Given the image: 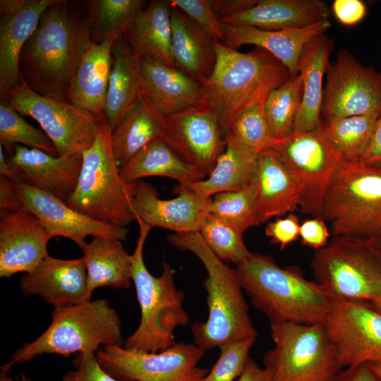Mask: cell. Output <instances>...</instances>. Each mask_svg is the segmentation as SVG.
I'll use <instances>...</instances> for the list:
<instances>
[{
    "label": "cell",
    "mask_w": 381,
    "mask_h": 381,
    "mask_svg": "<svg viewBox=\"0 0 381 381\" xmlns=\"http://www.w3.org/2000/svg\"><path fill=\"white\" fill-rule=\"evenodd\" d=\"M90 34V23L59 0L44 11L23 48L21 76L37 93L67 100L73 78L92 42Z\"/></svg>",
    "instance_id": "cell-1"
},
{
    "label": "cell",
    "mask_w": 381,
    "mask_h": 381,
    "mask_svg": "<svg viewBox=\"0 0 381 381\" xmlns=\"http://www.w3.org/2000/svg\"><path fill=\"white\" fill-rule=\"evenodd\" d=\"M167 240L174 246L197 256L207 272L203 285L208 316L205 322L195 321L192 325L194 344L206 351L226 342L255 339L258 333L236 270L211 250L199 231L173 233Z\"/></svg>",
    "instance_id": "cell-2"
},
{
    "label": "cell",
    "mask_w": 381,
    "mask_h": 381,
    "mask_svg": "<svg viewBox=\"0 0 381 381\" xmlns=\"http://www.w3.org/2000/svg\"><path fill=\"white\" fill-rule=\"evenodd\" d=\"M253 305L272 322L323 323L332 298L298 267H280L269 255L252 253L235 269Z\"/></svg>",
    "instance_id": "cell-3"
},
{
    "label": "cell",
    "mask_w": 381,
    "mask_h": 381,
    "mask_svg": "<svg viewBox=\"0 0 381 381\" xmlns=\"http://www.w3.org/2000/svg\"><path fill=\"white\" fill-rule=\"evenodd\" d=\"M216 53L213 71L201 85L203 102L216 114L225 137L242 111L266 99L291 75L279 60L259 47L243 53L217 42Z\"/></svg>",
    "instance_id": "cell-4"
},
{
    "label": "cell",
    "mask_w": 381,
    "mask_h": 381,
    "mask_svg": "<svg viewBox=\"0 0 381 381\" xmlns=\"http://www.w3.org/2000/svg\"><path fill=\"white\" fill-rule=\"evenodd\" d=\"M139 236L132 254V282L140 309V321L135 332L123 342L128 349L157 353L176 343L174 332L189 322L183 306L185 295L176 288L175 271L163 261L159 277L152 275L146 267L143 258L144 246L152 229L141 220Z\"/></svg>",
    "instance_id": "cell-5"
},
{
    "label": "cell",
    "mask_w": 381,
    "mask_h": 381,
    "mask_svg": "<svg viewBox=\"0 0 381 381\" xmlns=\"http://www.w3.org/2000/svg\"><path fill=\"white\" fill-rule=\"evenodd\" d=\"M122 344L121 322L116 310L107 300H90L54 308L48 328L18 349L1 370L8 372L13 365L45 353L68 357L71 353H95L102 346Z\"/></svg>",
    "instance_id": "cell-6"
},
{
    "label": "cell",
    "mask_w": 381,
    "mask_h": 381,
    "mask_svg": "<svg viewBox=\"0 0 381 381\" xmlns=\"http://www.w3.org/2000/svg\"><path fill=\"white\" fill-rule=\"evenodd\" d=\"M111 131L104 117L93 144L82 153L77 186L66 204L95 220L126 227L135 218L114 155Z\"/></svg>",
    "instance_id": "cell-7"
},
{
    "label": "cell",
    "mask_w": 381,
    "mask_h": 381,
    "mask_svg": "<svg viewBox=\"0 0 381 381\" xmlns=\"http://www.w3.org/2000/svg\"><path fill=\"white\" fill-rule=\"evenodd\" d=\"M321 217L333 236L367 239L381 231V166L341 162L327 189Z\"/></svg>",
    "instance_id": "cell-8"
},
{
    "label": "cell",
    "mask_w": 381,
    "mask_h": 381,
    "mask_svg": "<svg viewBox=\"0 0 381 381\" xmlns=\"http://www.w3.org/2000/svg\"><path fill=\"white\" fill-rule=\"evenodd\" d=\"M270 330L263 363L272 381H337L343 367L323 323L272 322Z\"/></svg>",
    "instance_id": "cell-9"
},
{
    "label": "cell",
    "mask_w": 381,
    "mask_h": 381,
    "mask_svg": "<svg viewBox=\"0 0 381 381\" xmlns=\"http://www.w3.org/2000/svg\"><path fill=\"white\" fill-rule=\"evenodd\" d=\"M315 281L332 299L373 301L381 294V262L366 239L333 236L310 262Z\"/></svg>",
    "instance_id": "cell-10"
},
{
    "label": "cell",
    "mask_w": 381,
    "mask_h": 381,
    "mask_svg": "<svg viewBox=\"0 0 381 381\" xmlns=\"http://www.w3.org/2000/svg\"><path fill=\"white\" fill-rule=\"evenodd\" d=\"M5 101L20 115L39 123L54 143L58 156L82 154L95 141L101 119L67 100L37 93L21 75Z\"/></svg>",
    "instance_id": "cell-11"
},
{
    "label": "cell",
    "mask_w": 381,
    "mask_h": 381,
    "mask_svg": "<svg viewBox=\"0 0 381 381\" xmlns=\"http://www.w3.org/2000/svg\"><path fill=\"white\" fill-rule=\"evenodd\" d=\"M205 353L195 344L176 342L157 353L107 346L95 356L102 368L119 381H202L209 373L198 365Z\"/></svg>",
    "instance_id": "cell-12"
},
{
    "label": "cell",
    "mask_w": 381,
    "mask_h": 381,
    "mask_svg": "<svg viewBox=\"0 0 381 381\" xmlns=\"http://www.w3.org/2000/svg\"><path fill=\"white\" fill-rule=\"evenodd\" d=\"M272 150L300 189L301 211L321 217L327 189L341 162L329 147L321 123L315 130L294 131L276 140Z\"/></svg>",
    "instance_id": "cell-13"
},
{
    "label": "cell",
    "mask_w": 381,
    "mask_h": 381,
    "mask_svg": "<svg viewBox=\"0 0 381 381\" xmlns=\"http://www.w3.org/2000/svg\"><path fill=\"white\" fill-rule=\"evenodd\" d=\"M324 87L322 121L373 115L381 116V72L340 50L329 64Z\"/></svg>",
    "instance_id": "cell-14"
},
{
    "label": "cell",
    "mask_w": 381,
    "mask_h": 381,
    "mask_svg": "<svg viewBox=\"0 0 381 381\" xmlns=\"http://www.w3.org/2000/svg\"><path fill=\"white\" fill-rule=\"evenodd\" d=\"M323 324L343 368L381 364V313L363 301L332 299Z\"/></svg>",
    "instance_id": "cell-15"
},
{
    "label": "cell",
    "mask_w": 381,
    "mask_h": 381,
    "mask_svg": "<svg viewBox=\"0 0 381 381\" xmlns=\"http://www.w3.org/2000/svg\"><path fill=\"white\" fill-rule=\"evenodd\" d=\"M162 138L183 160L205 175L225 147L219 119L205 102L165 117Z\"/></svg>",
    "instance_id": "cell-16"
},
{
    "label": "cell",
    "mask_w": 381,
    "mask_h": 381,
    "mask_svg": "<svg viewBox=\"0 0 381 381\" xmlns=\"http://www.w3.org/2000/svg\"><path fill=\"white\" fill-rule=\"evenodd\" d=\"M126 189L135 221L177 234L199 231L211 200L179 184L173 189L178 195L169 200L161 199L156 188L142 180L126 183Z\"/></svg>",
    "instance_id": "cell-17"
},
{
    "label": "cell",
    "mask_w": 381,
    "mask_h": 381,
    "mask_svg": "<svg viewBox=\"0 0 381 381\" xmlns=\"http://www.w3.org/2000/svg\"><path fill=\"white\" fill-rule=\"evenodd\" d=\"M16 183L23 209L35 214L52 237L69 238L80 249L86 244L87 236L126 240L129 234L127 227L95 220L49 193L23 183Z\"/></svg>",
    "instance_id": "cell-18"
},
{
    "label": "cell",
    "mask_w": 381,
    "mask_h": 381,
    "mask_svg": "<svg viewBox=\"0 0 381 381\" xmlns=\"http://www.w3.org/2000/svg\"><path fill=\"white\" fill-rule=\"evenodd\" d=\"M53 238L39 218L23 208L0 214V277L29 273L49 255Z\"/></svg>",
    "instance_id": "cell-19"
},
{
    "label": "cell",
    "mask_w": 381,
    "mask_h": 381,
    "mask_svg": "<svg viewBox=\"0 0 381 381\" xmlns=\"http://www.w3.org/2000/svg\"><path fill=\"white\" fill-rule=\"evenodd\" d=\"M59 0L0 1V95L6 100L19 81L20 56L37 27L41 16Z\"/></svg>",
    "instance_id": "cell-20"
},
{
    "label": "cell",
    "mask_w": 381,
    "mask_h": 381,
    "mask_svg": "<svg viewBox=\"0 0 381 381\" xmlns=\"http://www.w3.org/2000/svg\"><path fill=\"white\" fill-rule=\"evenodd\" d=\"M25 296L38 295L54 308L80 304L91 300L83 257L73 260L46 257L20 280Z\"/></svg>",
    "instance_id": "cell-21"
},
{
    "label": "cell",
    "mask_w": 381,
    "mask_h": 381,
    "mask_svg": "<svg viewBox=\"0 0 381 381\" xmlns=\"http://www.w3.org/2000/svg\"><path fill=\"white\" fill-rule=\"evenodd\" d=\"M19 171L21 183L67 202L77 186L83 155L54 156L20 144L8 157Z\"/></svg>",
    "instance_id": "cell-22"
},
{
    "label": "cell",
    "mask_w": 381,
    "mask_h": 381,
    "mask_svg": "<svg viewBox=\"0 0 381 381\" xmlns=\"http://www.w3.org/2000/svg\"><path fill=\"white\" fill-rule=\"evenodd\" d=\"M330 26L329 20L302 28L280 30L224 24L222 44L235 50L243 45L261 48L279 60L291 75H296L299 72V59L305 46L314 37L325 34Z\"/></svg>",
    "instance_id": "cell-23"
},
{
    "label": "cell",
    "mask_w": 381,
    "mask_h": 381,
    "mask_svg": "<svg viewBox=\"0 0 381 381\" xmlns=\"http://www.w3.org/2000/svg\"><path fill=\"white\" fill-rule=\"evenodd\" d=\"M142 95L164 117L203 102L202 85L175 67L138 57Z\"/></svg>",
    "instance_id": "cell-24"
},
{
    "label": "cell",
    "mask_w": 381,
    "mask_h": 381,
    "mask_svg": "<svg viewBox=\"0 0 381 381\" xmlns=\"http://www.w3.org/2000/svg\"><path fill=\"white\" fill-rule=\"evenodd\" d=\"M331 11L321 0H258L251 8L221 21L229 25L280 30L305 28L329 20Z\"/></svg>",
    "instance_id": "cell-25"
},
{
    "label": "cell",
    "mask_w": 381,
    "mask_h": 381,
    "mask_svg": "<svg viewBox=\"0 0 381 381\" xmlns=\"http://www.w3.org/2000/svg\"><path fill=\"white\" fill-rule=\"evenodd\" d=\"M114 41L92 42L84 53L73 78L67 100L99 119L104 108L113 64Z\"/></svg>",
    "instance_id": "cell-26"
},
{
    "label": "cell",
    "mask_w": 381,
    "mask_h": 381,
    "mask_svg": "<svg viewBox=\"0 0 381 381\" xmlns=\"http://www.w3.org/2000/svg\"><path fill=\"white\" fill-rule=\"evenodd\" d=\"M170 16L174 66L202 84L214 68L217 41L182 11L171 5Z\"/></svg>",
    "instance_id": "cell-27"
},
{
    "label": "cell",
    "mask_w": 381,
    "mask_h": 381,
    "mask_svg": "<svg viewBox=\"0 0 381 381\" xmlns=\"http://www.w3.org/2000/svg\"><path fill=\"white\" fill-rule=\"evenodd\" d=\"M253 182L257 189L258 224L299 208L300 189L273 150L259 154Z\"/></svg>",
    "instance_id": "cell-28"
},
{
    "label": "cell",
    "mask_w": 381,
    "mask_h": 381,
    "mask_svg": "<svg viewBox=\"0 0 381 381\" xmlns=\"http://www.w3.org/2000/svg\"><path fill=\"white\" fill-rule=\"evenodd\" d=\"M330 52L331 42L324 34L311 40L301 54L298 73L302 78L303 92L294 131H313L321 123L323 78L329 64Z\"/></svg>",
    "instance_id": "cell-29"
},
{
    "label": "cell",
    "mask_w": 381,
    "mask_h": 381,
    "mask_svg": "<svg viewBox=\"0 0 381 381\" xmlns=\"http://www.w3.org/2000/svg\"><path fill=\"white\" fill-rule=\"evenodd\" d=\"M224 138V150L207 178L179 185L210 198L218 193L242 190L253 183L259 154L229 135Z\"/></svg>",
    "instance_id": "cell-30"
},
{
    "label": "cell",
    "mask_w": 381,
    "mask_h": 381,
    "mask_svg": "<svg viewBox=\"0 0 381 381\" xmlns=\"http://www.w3.org/2000/svg\"><path fill=\"white\" fill-rule=\"evenodd\" d=\"M170 9L169 1H150L133 19L123 37L138 57L175 67Z\"/></svg>",
    "instance_id": "cell-31"
},
{
    "label": "cell",
    "mask_w": 381,
    "mask_h": 381,
    "mask_svg": "<svg viewBox=\"0 0 381 381\" xmlns=\"http://www.w3.org/2000/svg\"><path fill=\"white\" fill-rule=\"evenodd\" d=\"M104 118L113 131L142 95L138 57L123 37L114 41Z\"/></svg>",
    "instance_id": "cell-32"
},
{
    "label": "cell",
    "mask_w": 381,
    "mask_h": 381,
    "mask_svg": "<svg viewBox=\"0 0 381 381\" xmlns=\"http://www.w3.org/2000/svg\"><path fill=\"white\" fill-rule=\"evenodd\" d=\"M165 117L142 95L111 131V145L120 168L150 143L162 138Z\"/></svg>",
    "instance_id": "cell-33"
},
{
    "label": "cell",
    "mask_w": 381,
    "mask_h": 381,
    "mask_svg": "<svg viewBox=\"0 0 381 381\" xmlns=\"http://www.w3.org/2000/svg\"><path fill=\"white\" fill-rule=\"evenodd\" d=\"M121 241L93 237L81 248L90 293L99 287L128 289L132 282V255Z\"/></svg>",
    "instance_id": "cell-34"
},
{
    "label": "cell",
    "mask_w": 381,
    "mask_h": 381,
    "mask_svg": "<svg viewBox=\"0 0 381 381\" xmlns=\"http://www.w3.org/2000/svg\"><path fill=\"white\" fill-rule=\"evenodd\" d=\"M126 183L147 176H164L179 183L198 181L206 175L183 160L164 140H155L139 150L120 168Z\"/></svg>",
    "instance_id": "cell-35"
},
{
    "label": "cell",
    "mask_w": 381,
    "mask_h": 381,
    "mask_svg": "<svg viewBox=\"0 0 381 381\" xmlns=\"http://www.w3.org/2000/svg\"><path fill=\"white\" fill-rule=\"evenodd\" d=\"M380 117L355 116L322 121L325 138L341 162H358L366 150Z\"/></svg>",
    "instance_id": "cell-36"
},
{
    "label": "cell",
    "mask_w": 381,
    "mask_h": 381,
    "mask_svg": "<svg viewBox=\"0 0 381 381\" xmlns=\"http://www.w3.org/2000/svg\"><path fill=\"white\" fill-rule=\"evenodd\" d=\"M303 92L301 75H291L267 97L264 111L273 138L284 139L294 131Z\"/></svg>",
    "instance_id": "cell-37"
},
{
    "label": "cell",
    "mask_w": 381,
    "mask_h": 381,
    "mask_svg": "<svg viewBox=\"0 0 381 381\" xmlns=\"http://www.w3.org/2000/svg\"><path fill=\"white\" fill-rule=\"evenodd\" d=\"M207 213L229 222L243 233L258 225L257 189L253 182L246 188L216 194L211 198Z\"/></svg>",
    "instance_id": "cell-38"
},
{
    "label": "cell",
    "mask_w": 381,
    "mask_h": 381,
    "mask_svg": "<svg viewBox=\"0 0 381 381\" xmlns=\"http://www.w3.org/2000/svg\"><path fill=\"white\" fill-rule=\"evenodd\" d=\"M0 144L10 157L16 144L36 148L58 156L56 149L47 135L28 122L8 102L0 104Z\"/></svg>",
    "instance_id": "cell-39"
},
{
    "label": "cell",
    "mask_w": 381,
    "mask_h": 381,
    "mask_svg": "<svg viewBox=\"0 0 381 381\" xmlns=\"http://www.w3.org/2000/svg\"><path fill=\"white\" fill-rule=\"evenodd\" d=\"M199 233L211 250L224 262L238 265L252 255L244 243L243 233L212 214L205 215Z\"/></svg>",
    "instance_id": "cell-40"
},
{
    "label": "cell",
    "mask_w": 381,
    "mask_h": 381,
    "mask_svg": "<svg viewBox=\"0 0 381 381\" xmlns=\"http://www.w3.org/2000/svg\"><path fill=\"white\" fill-rule=\"evenodd\" d=\"M265 99L242 111L232 122L226 134L258 154L272 149L276 142L265 116Z\"/></svg>",
    "instance_id": "cell-41"
},
{
    "label": "cell",
    "mask_w": 381,
    "mask_h": 381,
    "mask_svg": "<svg viewBox=\"0 0 381 381\" xmlns=\"http://www.w3.org/2000/svg\"><path fill=\"white\" fill-rule=\"evenodd\" d=\"M142 0L94 1L92 20L102 39L112 41L124 36L131 23L144 8Z\"/></svg>",
    "instance_id": "cell-42"
},
{
    "label": "cell",
    "mask_w": 381,
    "mask_h": 381,
    "mask_svg": "<svg viewBox=\"0 0 381 381\" xmlns=\"http://www.w3.org/2000/svg\"><path fill=\"white\" fill-rule=\"evenodd\" d=\"M255 339L226 342L219 346L220 355L202 381H234L242 373Z\"/></svg>",
    "instance_id": "cell-43"
},
{
    "label": "cell",
    "mask_w": 381,
    "mask_h": 381,
    "mask_svg": "<svg viewBox=\"0 0 381 381\" xmlns=\"http://www.w3.org/2000/svg\"><path fill=\"white\" fill-rule=\"evenodd\" d=\"M172 6L186 13L215 41L224 40V23L214 12L210 0H169Z\"/></svg>",
    "instance_id": "cell-44"
},
{
    "label": "cell",
    "mask_w": 381,
    "mask_h": 381,
    "mask_svg": "<svg viewBox=\"0 0 381 381\" xmlns=\"http://www.w3.org/2000/svg\"><path fill=\"white\" fill-rule=\"evenodd\" d=\"M73 365L75 369L66 373L62 381H119L102 368L95 353H78Z\"/></svg>",
    "instance_id": "cell-45"
},
{
    "label": "cell",
    "mask_w": 381,
    "mask_h": 381,
    "mask_svg": "<svg viewBox=\"0 0 381 381\" xmlns=\"http://www.w3.org/2000/svg\"><path fill=\"white\" fill-rule=\"evenodd\" d=\"M300 222L298 217L288 214L285 217H278L270 222L265 227V234L272 243L279 246L283 250L299 237Z\"/></svg>",
    "instance_id": "cell-46"
},
{
    "label": "cell",
    "mask_w": 381,
    "mask_h": 381,
    "mask_svg": "<svg viewBox=\"0 0 381 381\" xmlns=\"http://www.w3.org/2000/svg\"><path fill=\"white\" fill-rule=\"evenodd\" d=\"M329 236L330 232L322 217L308 219L300 224L301 243L315 250L327 245Z\"/></svg>",
    "instance_id": "cell-47"
},
{
    "label": "cell",
    "mask_w": 381,
    "mask_h": 381,
    "mask_svg": "<svg viewBox=\"0 0 381 381\" xmlns=\"http://www.w3.org/2000/svg\"><path fill=\"white\" fill-rule=\"evenodd\" d=\"M332 11L341 24L351 26L364 18L366 7L360 0H335L332 4Z\"/></svg>",
    "instance_id": "cell-48"
},
{
    "label": "cell",
    "mask_w": 381,
    "mask_h": 381,
    "mask_svg": "<svg viewBox=\"0 0 381 381\" xmlns=\"http://www.w3.org/2000/svg\"><path fill=\"white\" fill-rule=\"evenodd\" d=\"M17 183L0 175V214L23 209Z\"/></svg>",
    "instance_id": "cell-49"
},
{
    "label": "cell",
    "mask_w": 381,
    "mask_h": 381,
    "mask_svg": "<svg viewBox=\"0 0 381 381\" xmlns=\"http://www.w3.org/2000/svg\"><path fill=\"white\" fill-rule=\"evenodd\" d=\"M212 9L221 19L243 12L257 4L258 0H210Z\"/></svg>",
    "instance_id": "cell-50"
},
{
    "label": "cell",
    "mask_w": 381,
    "mask_h": 381,
    "mask_svg": "<svg viewBox=\"0 0 381 381\" xmlns=\"http://www.w3.org/2000/svg\"><path fill=\"white\" fill-rule=\"evenodd\" d=\"M337 381H381L369 363L346 368L337 377Z\"/></svg>",
    "instance_id": "cell-51"
},
{
    "label": "cell",
    "mask_w": 381,
    "mask_h": 381,
    "mask_svg": "<svg viewBox=\"0 0 381 381\" xmlns=\"http://www.w3.org/2000/svg\"><path fill=\"white\" fill-rule=\"evenodd\" d=\"M358 162L381 166V116L377 120L372 139Z\"/></svg>",
    "instance_id": "cell-52"
},
{
    "label": "cell",
    "mask_w": 381,
    "mask_h": 381,
    "mask_svg": "<svg viewBox=\"0 0 381 381\" xmlns=\"http://www.w3.org/2000/svg\"><path fill=\"white\" fill-rule=\"evenodd\" d=\"M236 381H272L270 372L265 368L259 367L249 358L242 373Z\"/></svg>",
    "instance_id": "cell-53"
},
{
    "label": "cell",
    "mask_w": 381,
    "mask_h": 381,
    "mask_svg": "<svg viewBox=\"0 0 381 381\" xmlns=\"http://www.w3.org/2000/svg\"><path fill=\"white\" fill-rule=\"evenodd\" d=\"M0 175L16 183H21L20 176L17 168L4 154V149L0 144Z\"/></svg>",
    "instance_id": "cell-54"
},
{
    "label": "cell",
    "mask_w": 381,
    "mask_h": 381,
    "mask_svg": "<svg viewBox=\"0 0 381 381\" xmlns=\"http://www.w3.org/2000/svg\"><path fill=\"white\" fill-rule=\"evenodd\" d=\"M366 241L370 249L381 262V231L370 236Z\"/></svg>",
    "instance_id": "cell-55"
},
{
    "label": "cell",
    "mask_w": 381,
    "mask_h": 381,
    "mask_svg": "<svg viewBox=\"0 0 381 381\" xmlns=\"http://www.w3.org/2000/svg\"><path fill=\"white\" fill-rule=\"evenodd\" d=\"M18 381H31L26 375L23 373L19 374V377L17 379ZM0 381H14L11 376L8 375V372L1 370L0 373Z\"/></svg>",
    "instance_id": "cell-56"
},
{
    "label": "cell",
    "mask_w": 381,
    "mask_h": 381,
    "mask_svg": "<svg viewBox=\"0 0 381 381\" xmlns=\"http://www.w3.org/2000/svg\"><path fill=\"white\" fill-rule=\"evenodd\" d=\"M372 306L381 313V294L370 302Z\"/></svg>",
    "instance_id": "cell-57"
},
{
    "label": "cell",
    "mask_w": 381,
    "mask_h": 381,
    "mask_svg": "<svg viewBox=\"0 0 381 381\" xmlns=\"http://www.w3.org/2000/svg\"><path fill=\"white\" fill-rule=\"evenodd\" d=\"M370 367L381 380V364L370 363Z\"/></svg>",
    "instance_id": "cell-58"
}]
</instances>
